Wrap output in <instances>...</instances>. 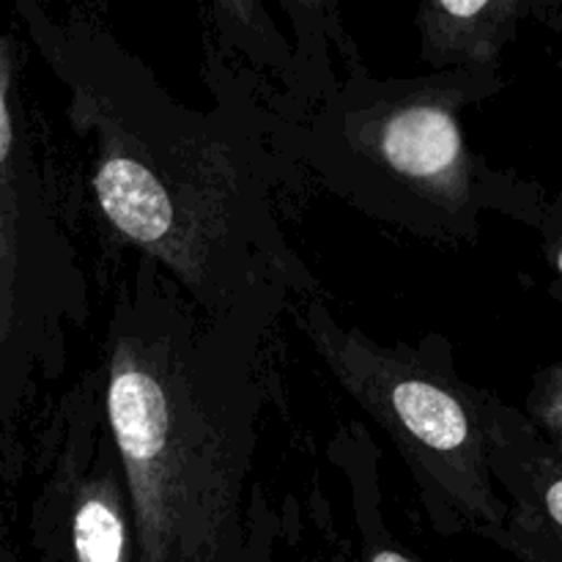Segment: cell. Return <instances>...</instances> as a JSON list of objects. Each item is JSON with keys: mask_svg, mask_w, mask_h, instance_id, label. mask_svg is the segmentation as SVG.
Returning a JSON list of instances; mask_svg holds the SVG:
<instances>
[{"mask_svg": "<svg viewBox=\"0 0 562 562\" xmlns=\"http://www.w3.org/2000/svg\"><path fill=\"white\" fill-rule=\"evenodd\" d=\"M91 137V198L113 241L162 269L217 322L261 329L313 291L272 214L269 154L228 119L170 99L88 20L20 9Z\"/></svg>", "mask_w": 562, "mask_h": 562, "instance_id": "1", "label": "cell"}, {"mask_svg": "<svg viewBox=\"0 0 562 562\" xmlns=\"http://www.w3.org/2000/svg\"><path fill=\"white\" fill-rule=\"evenodd\" d=\"M263 335L212 318L146 258L119 289L102 379L137 562L239 560L256 492Z\"/></svg>", "mask_w": 562, "mask_h": 562, "instance_id": "2", "label": "cell"}, {"mask_svg": "<svg viewBox=\"0 0 562 562\" xmlns=\"http://www.w3.org/2000/svg\"><path fill=\"white\" fill-rule=\"evenodd\" d=\"M294 316L329 376L395 445L434 530L497 547L505 499L492 461L505 401L464 382L437 351L379 344L313 296Z\"/></svg>", "mask_w": 562, "mask_h": 562, "instance_id": "3", "label": "cell"}, {"mask_svg": "<svg viewBox=\"0 0 562 562\" xmlns=\"http://www.w3.org/2000/svg\"><path fill=\"white\" fill-rule=\"evenodd\" d=\"M88 316V280L20 93V42L0 31V461Z\"/></svg>", "mask_w": 562, "mask_h": 562, "instance_id": "4", "label": "cell"}, {"mask_svg": "<svg viewBox=\"0 0 562 562\" xmlns=\"http://www.w3.org/2000/svg\"><path fill=\"white\" fill-rule=\"evenodd\" d=\"M497 71H439L415 82L371 86L340 108L349 154L393 184V192L420 201L453 236H475L483 209L514 206L510 195L488 192L481 162L472 157L461 113L470 102L499 91Z\"/></svg>", "mask_w": 562, "mask_h": 562, "instance_id": "5", "label": "cell"}, {"mask_svg": "<svg viewBox=\"0 0 562 562\" xmlns=\"http://www.w3.org/2000/svg\"><path fill=\"white\" fill-rule=\"evenodd\" d=\"M42 439L31 503L36 562H137L135 514L108 423L102 366L66 390Z\"/></svg>", "mask_w": 562, "mask_h": 562, "instance_id": "6", "label": "cell"}, {"mask_svg": "<svg viewBox=\"0 0 562 562\" xmlns=\"http://www.w3.org/2000/svg\"><path fill=\"white\" fill-rule=\"evenodd\" d=\"M492 470L505 499L497 547L521 562H562V450L510 404L499 412Z\"/></svg>", "mask_w": 562, "mask_h": 562, "instance_id": "7", "label": "cell"}, {"mask_svg": "<svg viewBox=\"0 0 562 562\" xmlns=\"http://www.w3.org/2000/svg\"><path fill=\"white\" fill-rule=\"evenodd\" d=\"M536 0H428L417 9L420 55L439 71H499L503 49L527 16L558 11Z\"/></svg>", "mask_w": 562, "mask_h": 562, "instance_id": "8", "label": "cell"}, {"mask_svg": "<svg viewBox=\"0 0 562 562\" xmlns=\"http://www.w3.org/2000/svg\"><path fill=\"white\" fill-rule=\"evenodd\" d=\"M351 488H355L357 532H360V562H420L406 552L387 532L379 516V494L373 467L366 459L351 456Z\"/></svg>", "mask_w": 562, "mask_h": 562, "instance_id": "9", "label": "cell"}, {"mask_svg": "<svg viewBox=\"0 0 562 562\" xmlns=\"http://www.w3.org/2000/svg\"><path fill=\"white\" fill-rule=\"evenodd\" d=\"M514 217H521V223L530 225L538 234L547 256L549 269L558 274L562 283V195L560 192H547L536 184H519L516 190Z\"/></svg>", "mask_w": 562, "mask_h": 562, "instance_id": "10", "label": "cell"}, {"mask_svg": "<svg viewBox=\"0 0 562 562\" xmlns=\"http://www.w3.org/2000/svg\"><path fill=\"white\" fill-rule=\"evenodd\" d=\"M289 525L283 516L269 505L267 494L256 483L250 503V525H247V541L236 562H291L280 549L289 543Z\"/></svg>", "mask_w": 562, "mask_h": 562, "instance_id": "11", "label": "cell"}, {"mask_svg": "<svg viewBox=\"0 0 562 562\" xmlns=\"http://www.w3.org/2000/svg\"><path fill=\"white\" fill-rule=\"evenodd\" d=\"M521 412L554 448L562 450V362H552L532 376Z\"/></svg>", "mask_w": 562, "mask_h": 562, "instance_id": "12", "label": "cell"}, {"mask_svg": "<svg viewBox=\"0 0 562 562\" xmlns=\"http://www.w3.org/2000/svg\"><path fill=\"white\" fill-rule=\"evenodd\" d=\"M0 562H20V558H16L14 547H11L9 541V532H5V527L0 525Z\"/></svg>", "mask_w": 562, "mask_h": 562, "instance_id": "13", "label": "cell"}]
</instances>
